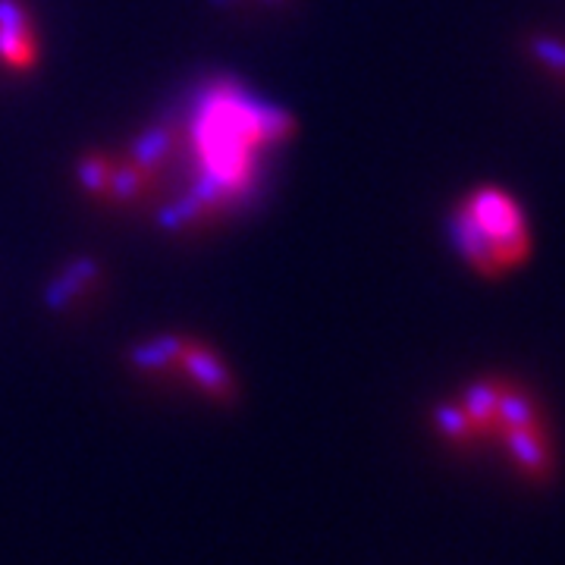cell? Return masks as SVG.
Masks as SVG:
<instances>
[{
    "instance_id": "obj_1",
    "label": "cell",
    "mask_w": 565,
    "mask_h": 565,
    "mask_svg": "<svg viewBox=\"0 0 565 565\" xmlns=\"http://www.w3.org/2000/svg\"><path fill=\"white\" fill-rule=\"evenodd\" d=\"M462 204L484 230L487 239L493 243L500 270L519 267L531 255V233H527L525 217L503 189H493V185L475 189L468 199H462Z\"/></svg>"
},
{
    "instance_id": "obj_2",
    "label": "cell",
    "mask_w": 565,
    "mask_h": 565,
    "mask_svg": "<svg viewBox=\"0 0 565 565\" xmlns=\"http://www.w3.org/2000/svg\"><path fill=\"white\" fill-rule=\"evenodd\" d=\"M180 367L185 371V377L199 386L211 403H236L239 386L233 381L230 367H226L221 355H217L207 343H202L199 337H185V343H182L180 352Z\"/></svg>"
},
{
    "instance_id": "obj_3",
    "label": "cell",
    "mask_w": 565,
    "mask_h": 565,
    "mask_svg": "<svg viewBox=\"0 0 565 565\" xmlns=\"http://www.w3.org/2000/svg\"><path fill=\"white\" fill-rule=\"evenodd\" d=\"M500 444L505 446L512 465L519 468V475L531 481V484H546L556 471V452L550 444L546 424H534V427H515L505 430L500 437Z\"/></svg>"
},
{
    "instance_id": "obj_4",
    "label": "cell",
    "mask_w": 565,
    "mask_h": 565,
    "mask_svg": "<svg viewBox=\"0 0 565 565\" xmlns=\"http://www.w3.org/2000/svg\"><path fill=\"white\" fill-rule=\"evenodd\" d=\"M449 236H452L456 248L462 252L465 264H471L478 274H484V277H500V274H503L500 264H497L493 243L487 239V233L478 226V221L468 214V207H465L462 202H459V207H456L452 217H449Z\"/></svg>"
},
{
    "instance_id": "obj_5",
    "label": "cell",
    "mask_w": 565,
    "mask_h": 565,
    "mask_svg": "<svg viewBox=\"0 0 565 565\" xmlns=\"http://www.w3.org/2000/svg\"><path fill=\"white\" fill-rule=\"evenodd\" d=\"M180 145V129L173 122H158L151 129H145L139 139L129 145L126 158L132 163H139L141 170L154 180H161L163 167L173 161Z\"/></svg>"
},
{
    "instance_id": "obj_6",
    "label": "cell",
    "mask_w": 565,
    "mask_h": 565,
    "mask_svg": "<svg viewBox=\"0 0 565 565\" xmlns=\"http://www.w3.org/2000/svg\"><path fill=\"white\" fill-rule=\"evenodd\" d=\"M534 424H544L534 393L525 386L512 384V381H500V390H497V440L505 430L534 427Z\"/></svg>"
},
{
    "instance_id": "obj_7",
    "label": "cell",
    "mask_w": 565,
    "mask_h": 565,
    "mask_svg": "<svg viewBox=\"0 0 565 565\" xmlns=\"http://www.w3.org/2000/svg\"><path fill=\"white\" fill-rule=\"evenodd\" d=\"M497 390H500V377H484L465 386L459 396V405L475 427L478 440L497 437Z\"/></svg>"
},
{
    "instance_id": "obj_8",
    "label": "cell",
    "mask_w": 565,
    "mask_h": 565,
    "mask_svg": "<svg viewBox=\"0 0 565 565\" xmlns=\"http://www.w3.org/2000/svg\"><path fill=\"white\" fill-rule=\"evenodd\" d=\"M154 177H148L139 163H132L126 154L114 158V170H110V182H107V204H136L141 202L151 189H154Z\"/></svg>"
},
{
    "instance_id": "obj_9",
    "label": "cell",
    "mask_w": 565,
    "mask_h": 565,
    "mask_svg": "<svg viewBox=\"0 0 565 565\" xmlns=\"http://www.w3.org/2000/svg\"><path fill=\"white\" fill-rule=\"evenodd\" d=\"M185 337H158L151 343L129 349V364L141 374H163L170 367H180V352Z\"/></svg>"
},
{
    "instance_id": "obj_10",
    "label": "cell",
    "mask_w": 565,
    "mask_h": 565,
    "mask_svg": "<svg viewBox=\"0 0 565 565\" xmlns=\"http://www.w3.org/2000/svg\"><path fill=\"white\" fill-rule=\"evenodd\" d=\"M434 427H437V434L444 437L446 444L452 446H471L478 444V434H475V427L468 422V415L462 412V405L459 403H440L434 408Z\"/></svg>"
},
{
    "instance_id": "obj_11",
    "label": "cell",
    "mask_w": 565,
    "mask_h": 565,
    "mask_svg": "<svg viewBox=\"0 0 565 565\" xmlns=\"http://www.w3.org/2000/svg\"><path fill=\"white\" fill-rule=\"evenodd\" d=\"M0 61L10 70H32L39 61V47L32 32H13V29H0Z\"/></svg>"
},
{
    "instance_id": "obj_12",
    "label": "cell",
    "mask_w": 565,
    "mask_h": 565,
    "mask_svg": "<svg viewBox=\"0 0 565 565\" xmlns=\"http://www.w3.org/2000/svg\"><path fill=\"white\" fill-rule=\"evenodd\" d=\"M110 170H114V158H110V154H104V151H92V154H85V158L79 161V167H76L82 189H85L92 199H98V202H107Z\"/></svg>"
},
{
    "instance_id": "obj_13",
    "label": "cell",
    "mask_w": 565,
    "mask_h": 565,
    "mask_svg": "<svg viewBox=\"0 0 565 565\" xmlns=\"http://www.w3.org/2000/svg\"><path fill=\"white\" fill-rule=\"evenodd\" d=\"M527 51L537 63H544L550 73L565 79V41L553 39V35H531L527 39Z\"/></svg>"
},
{
    "instance_id": "obj_14",
    "label": "cell",
    "mask_w": 565,
    "mask_h": 565,
    "mask_svg": "<svg viewBox=\"0 0 565 565\" xmlns=\"http://www.w3.org/2000/svg\"><path fill=\"white\" fill-rule=\"evenodd\" d=\"M255 122H258V139L262 141H280L292 136V120L282 110H258Z\"/></svg>"
},
{
    "instance_id": "obj_15",
    "label": "cell",
    "mask_w": 565,
    "mask_h": 565,
    "mask_svg": "<svg viewBox=\"0 0 565 565\" xmlns=\"http://www.w3.org/2000/svg\"><path fill=\"white\" fill-rule=\"evenodd\" d=\"M0 29H13V32H32V17L25 10L22 0H0Z\"/></svg>"
},
{
    "instance_id": "obj_16",
    "label": "cell",
    "mask_w": 565,
    "mask_h": 565,
    "mask_svg": "<svg viewBox=\"0 0 565 565\" xmlns=\"http://www.w3.org/2000/svg\"><path fill=\"white\" fill-rule=\"evenodd\" d=\"M63 274L76 282L82 292H92V289L98 286V264L92 262V258H76V262H70Z\"/></svg>"
},
{
    "instance_id": "obj_17",
    "label": "cell",
    "mask_w": 565,
    "mask_h": 565,
    "mask_svg": "<svg viewBox=\"0 0 565 565\" xmlns=\"http://www.w3.org/2000/svg\"><path fill=\"white\" fill-rule=\"evenodd\" d=\"M262 3H267V7H274V10H282V7H286L289 0H262Z\"/></svg>"
},
{
    "instance_id": "obj_18",
    "label": "cell",
    "mask_w": 565,
    "mask_h": 565,
    "mask_svg": "<svg viewBox=\"0 0 565 565\" xmlns=\"http://www.w3.org/2000/svg\"><path fill=\"white\" fill-rule=\"evenodd\" d=\"M217 7H230V3H239V0H214Z\"/></svg>"
}]
</instances>
